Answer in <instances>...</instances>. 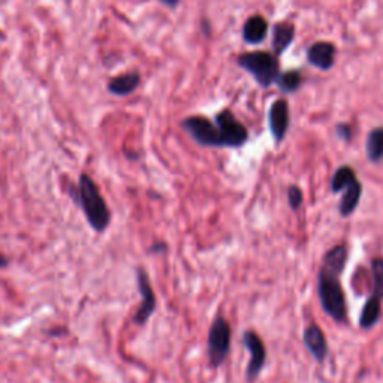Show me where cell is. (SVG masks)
<instances>
[{"label":"cell","mask_w":383,"mask_h":383,"mask_svg":"<svg viewBox=\"0 0 383 383\" xmlns=\"http://www.w3.org/2000/svg\"><path fill=\"white\" fill-rule=\"evenodd\" d=\"M347 262V249L344 244L332 247L323 256V264L319 273L318 294L321 306L328 316L337 323L347 319V307L344 292L340 283V276Z\"/></svg>","instance_id":"obj_1"},{"label":"cell","mask_w":383,"mask_h":383,"mask_svg":"<svg viewBox=\"0 0 383 383\" xmlns=\"http://www.w3.org/2000/svg\"><path fill=\"white\" fill-rule=\"evenodd\" d=\"M69 195L75 204L81 208L87 219V223L96 232H104L111 223V213L107 206V201L100 195L99 187L95 180L81 174L78 184L69 190Z\"/></svg>","instance_id":"obj_2"},{"label":"cell","mask_w":383,"mask_h":383,"mask_svg":"<svg viewBox=\"0 0 383 383\" xmlns=\"http://www.w3.org/2000/svg\"><path fill=\"white\" fill-rule=\"evenodd\" d=\"M236 62L255 78L261 87H269L277 81L280 67L278 60L273 54L265 51L244 53Z\"/></svg>","instance_id":"obj_3"},{"label":"cell","mask_w":383,"mask_h":383,"mask_svg":"<svg viewBox=\"0 0 383 383\" xmlns=\"http://www.w3.org/2000/svg\"><path fill=\"white\" fill-rule=\"evenodd\" d=\"M231 339L232 332L228 321L223 316H216L210 326L207 340L208 361L213 368L220 367L224 363V359L228 358L231 351Z\"/></svg>","instance_id":"obj_4"},{"label":"cell","mask_w":383,"mask_h":383,"mask_svg":"<svg viewBox=\"0 0 383 383\" xmlns=\"http://www.w3.org/2000/svg\"><path fill=\"white\" fill-rule=\"evenodd\" d=\"M183 128L198 144L206 147H223L222 135L216 123H211L208 119L194 116L183 120Z\"/></svg>","instance_id":"obj_5"},{"label":"cell","mask_w":383,"mask_h":383,"mask_svg":"<svg viewBox=\"0 0 383 383\" xmlns=\"http://www.w3.org/2000/svg\"><path fill=\"white\" fill-rule=\"evenodd\" d=\"M216 125L222 135L223 147L238 149L246 144L249 133L241 123L235 119L229 109H223L216 116Z\"/></svg>","instance_id":"obj_6"},{"label":"cell","mask_w":383,"mask_h":383,"mask_svg":"<svg viewBox=\"0 0 383 383\" xmlns=\"http://www.w3.org/2000/svg\"><path fill=\"white\" fill-rule=\"evenodd\" d=\"M137 285H138V290L142 300L138 310L133 314V322L137 325H145L150 321L152 314L154 313L157 301H156L153 286L150 283L149 274L145 273L144 268H137Z\"/></svg>","instance_id":"obj_7"},{"label":"cell","mask_w":383,"mask_h":383,"mask_svg":"<svg viewBox=\"0 0 383 383\" xmlns=\"http://www.w3.org/2000/svg\"><path fill=\"white\" fill-rule=\"evenodd\" d=\"M243 342H244V346L247 347V351L250 352V361L246 370V377H247V382L253 383L265 365L267 349L261 337L252 330L244 332Z\"/></svg>","instance_id":"obj_8"},{"label":"cell","mask_w":383,"mask_h":383,"mask_svg":"<svg viewBox=\"0 0 383 383\" xmlns=\"http://www.w3.org/2000/svg\"><path fill=\"white\" fill-rule=\"evenodd\" d=\"M269 130H271L276 142H281L286 137V132L289 129V107L283 99L276 100V102L269 108Z\"/></svg>","instance_id":"obj_9"},{"label":"cell","mask_w":383,"mask_h":383,"mask_svg":"<svg viewBox=\"0 0 383 383\" xmlns=\"http://www.w3.org/2000/svg\"><path fill=\"white\" fill-rule=\"evenodd\" d=\"M302 342L304 346L307 347V351L318 363H323L326 356H328V343H326V337L319 325L316 323L309 325L307 328L304 330Z\"/></svg>","instance_id":"obj_10"},{"label":"cell","mask_w":383,"mask_h":383,"mask_svg":"<svg viewBox=\"0 0 383 383\" xmlns=\"http://www.w3.org/2000/svg\"><path fill=\"white\" fill-rule=\"evenodd\" d=\"M307 60L321 71H328L335 63V47L331 42H316L307 50Z\"/></svg>","instance_id":"obj_11"},{"label":"cell","mask_w":383,"mask_h":383,"mask_svg":"<svg viewBox=\"0 0 383 383\" xmlns=\"http://www.w3.org/2000/svg\"><path fill=\"white\" fill-rule=\"evenodd\" d=\"M361 195H363V186L356 178L354 183H351L343 190V196L339 204V211L343 217L351 216V214L356 210L359 199H361Z\"/></svg>","instance_id":"obj_12"},{"label":"cell","mask_w":383,"mask_h":383,"mask_svg":"<svg viewBox=\"0 0 383 383\" xmlns=\"http://www.w3.org/2000/svg\"><path fill=\"white\" fill-rule=\"evenodd\" d=\"M267 32L268 25L265 18H262L261 15H253L246 21L243 27V38L249 43H259L265 39Z\"/></svg>","instance_id":"obj_13"},{"label":"cell","mask_w":383,"mask_h":383,"mask_svg":"<svg viewBox=\"0 0 383 383\" xmlns=\"http://www.w3.org/2000/svg\"><path fill=\"white\" fill-rule=\"evenodd\" d=\"M295 27L290 22H278L273 30V50L277 55L283 54L294 41Z\"/></svg>","instance_id":"obj_14"},{"label":"cell","mask_w":383,"mask_h":383,"mask_svg":"<svg viewBox=\"0 0 383 383\" xmlns=\"http://www.w3.org/2000/svg\"><path fill=\"white\" fill-rule=\"evenodd\" d=\"M140 81H141V76L138 72L125 74L114 78V80H111L108 84V90L117 96H126L140 86Z\"/></svg>","instance_id":"obj_15"},{"label":"cell","mask_w":383,"mask_h":383,"mask_svg":"<svg viewBox=\"0 0 383 383\" xmlns=\"http://www.w3.org/2000/svg\"><path fill=\"white\" fill-rule=\"evenodd\" d=\"M379 298L371 295L367 302L364 304L363 311H361V318H359V326L363 330H370L379 322L380 319V313H382V306H380Z\"/></svg>","instance_id":"obj_16"},{"label":"cell","mask_w":383,"mask_h":383,"mask_svg":"<svg viewBox=\"0 0 383 383\" xmlns=\"http://www.w3.org/2000/svg\"><path fill=\"white\" fill-rule=\"evenodd\" d=\"M365 149L371 162H379L383 159V128H376L368 133Z\"/></svg>","instance_id":"obj_17"},{"label":"cell","mask_w":383,"mask_h":383,"mask_svg":"<svg viewBox=\"0 0 383 383\" xmlns=\"http://www.w3.org/2000/svg\"><path fill=\"white\" fill-rule=\"evenodd\" d=\"M356 180V174L351 166H340L331 178V190L334 194L343 192L349 184L354 183Z\"/></svg>","instance_id":"obj_18"},{"label":"cell","mask_w":383,"mask_h":383,"mask_svg":"<svg viewBox=\"0 0 383 383\" xmlns=\"http://www.w3.org/2000/svg\"><path fill=\"white\" fill-rule=\"evenodd\" d=\"M276 83L281 90H283L285 93L297 92L301 86V74L298 71H289V72L278 74Z\"/></svg>","instance_id":"obj_19"},{"label":"cell","mask_w":383,"mask_h":383,"mask_svg":"<svg viewBox=\"0 0 383 383\" xmlns=\"http://www.w3.org/2000/svg\"><path fill=\"white\" fill-rule=\"evenodd\" d=\"M371 276H373V297L383 300V257L371 261Z\"/></svg>","instance_id":"obj_20"},{"label":"cell","mask_w":383,"mask_h":383,"mask_svg":"<svg viewBox=\"0 0 383 383\" xmlns=\"http://www.w3.org/2000/svg\"><path fill=\"white\" fill-rule=\"evenodd\" d=\"M288 202L292 210H298L302 204V190L298 186H289L288 189Z\"/></svg>","instance_id":"obj_21"},{"label":"cell","mask_w":383,"mask_h":383,"mask_svg":"<svg viewBox=\"0 0 383 383\" xmlns=\"http://www.w3.org/2000/svg\"><path fill=\"white\" fill-rule=\"evenodd\" d=\"M335 132L344 141H351V138H352V130H351V126H349V125H339V126H337Z\"/></svg>","instance_id":"obj_22"},{"label":"cell","mask_w":383,"mask_h":383,"mask_svg":"<svg viewBox=\"0 0 383 383\" xmlns=\"http://www.w3.org/2000/svg\"><path fill=\"white\" fill-rule=\"evenodd\" d=\"M8 265H9V259L4 253H0V268H6Z\"/></svg>","instance_id":"obj_23"},{"label":"cell","mask_w":383,"mask_h":383,"mask_svg":"<svg viewBox=\"0 0 383 383\" xmlns=\"http://www.w3.org/2000/svg\"><path fill=\"white\" fill-rule=\"evenodd\" d=\"M161 4L170 6V8H175L178 5V0H159Z\"/></svg>","instance_id":"obj_24"},{"label":"cell","mask_w":383,"mask_h":383,"mask_svg":"<svg viewBox=\"0 0 383 383\" xmlns=\"http://www.w3.org/2000/svg\"><path fill=\"white\" fill-rule=\"evenodd\" d=\"M154 246H156V247H152V249H150L153 253H154V252H161V250H163V249H165V247H163L165 244L157 243V244H154Z\"/></svg>","instance_id":"obj_25"}]
</instances>
